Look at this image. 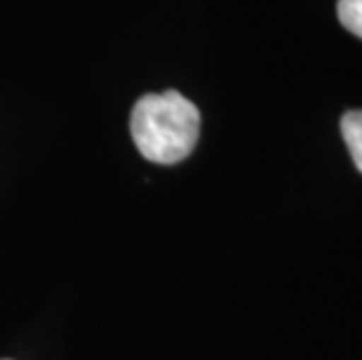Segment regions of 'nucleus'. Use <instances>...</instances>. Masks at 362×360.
Segmentation results:
<instances>
[{
    "label": "nucleus",
    "mask_w": 362,
    "mask_h": 360,
    "mask_svg": "<svg viewBox=\"0 0 362 360\" xmlns=\"http://www.w3.org/2000/svg\"><path fill=\"white\" fill-rule=\"evenodd\" d=\"M202 115L178 91L145 94L131 112V136L145 159L155 164H178L194 150Z\"/></svg>",
    "instance_id": "nucleus-1"
},
{
    "label": "nucleus",
    "mask_w": 362,
    "mask_h": 360,
    "mask_svg": "<svg viewBox=\"0 0 362 360\" xmlns=\"http://www.w3.org/2000/svg\"><path fill=\"white\" fill-rule=\"evenodd\" d=\"M341 136L349 148L353 164L362 173V110H349L341 117Z\"/></svg>",
    "instance_id": "nucleus-2"
},
{
    "label": "nucleus",
    "mask_w": 362,
    "mask_h": 360,
    "mask_svg": "<svg viewBox=\"0 0 362 360\" xmlns=\"http://www.w3.org/2000/svg\"><path fill=\"white\" fill-rule=\"evenodd\" d=\"M337 14L346 30L362 37V0H339Z\"/></svg>",
    "instance_id": "nucleus-3"
}]
</instances>
